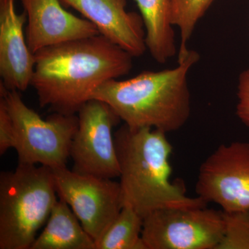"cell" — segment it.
<instances>
[{
  "instance_id": "obj_1",
  "label": "cell",
  "mask_w": 249,
  "mask_h": 249,
  "mask_svg": "<svg viewBox=\"0 0 249 249\" xmlns=\"http://www.w3.org/2000/svg\"><path fill=\"white\" fill-rule=\"evenodd\" d=\"M34 55L31 85L40 107L67 115L76 114L101 85L125 76L133 67V56L101 35L52 46Z\"/></svg>"
},
{
  "instance_id": "obj_2",
  "label": "cell",
  "mask_w": 249,
  "mask_h": 249,
  "mask_svg": "<svg viewBox=\"0 0 249 249\" xmlns=\"http://www.w3.org/2000/svg\"><path fill=\"white\" fill-rule=\"evenodd\" d=\"M114 140L124 206H130L142 219L157 210L207 206L199 196H186L182 187L170 181L173 146L166 133L124 124L116 131Z\"/></svg>"
},
{
  "instance_id": "obj_3",
  "label": "cell",
  "mask_w": 249,
  "mask_h": 249,
  "mask_svg": "<svg viewBox=\"0 0 249 249\" xmlns=\"http://www.w3.org/2000/svg\"><path fill=\"white\" fill-rule=\"evenodd\" d=\"M199 55L190 50L178 66L142 72L129 79H114L95 90L92 98L107 103L130 127H150L165 133L186 124L191 113L188 74Z\"/></svg>"
},
{
  "instance_id": "obj_4",
  "label": "cell",
  "mask_w": 249,
  "mask_h": 249,
  "mask_svg": "<svg viewBox=\"0 0 249 249\" xmlns=\"http://www.w3.org/2000/svg\"><path fill=\"white\" fill-rule=\"evenodd\" d=\"M58 199L49 167L19 164L0 175V249H30Z\"/></svg>"
},
{
  "instance_id": "obj_5",
  "label": "cell",
  "mask_w": 249,
  "mask_h": 249,
  "mask_svg": "<svg viewBox=\"0 0 249 249\" xmlns=\"http://www.w3.org/2000/svg\"><path fill=\"white\" fill-rule=\"evenodd\" d=\"M0 100L15 129L14 149L19 164H40L54 169L67 167L72 140L78 126L76 114L53 112L46 119L24 103L17 90L0 83Z\"/></svg>"
},
{
  "instance_id": "obj_6",
  "label": "cell",
  "mask_w": 249,
  "mask_h": 249,
  "mask_svg": "<svg viewBox=\"0 0 249 249\" xmlns=\"http://www.w3.org/2000/svg\"><path fill=\"white\" fill-rule=\"evenodd\" d=\"M222 212L206 207L157 210L143 218L146 249H217L224 234Z\"/></svg>"
},
{
  "instance_id": "obj_7",
  "label": "cell",
  "mask_w": 249,
  "mask_h": 249,
  "mask_svg": "<svg viewBox=\"0 0 249 249\" xmlns=\"http://www.w3.org/2000/svg\"><path fill=\"white\" fill-rule=\"evenodd\" d=\"M52 172L59 199L68 204L85 230L97 242L124 207L120 183L67 167Z\"/></svg>"
},
{
  "instance_id": "obj_8",
  "label": "cell",
  "mask_w": 249,
  "mask_h": 249,
  "mask_svg": "<svg viewBox=\"0 0 249 249\" xmlns=\"http://www.w3.org/2000/svg\"><path fill=\"white\" fill-rule=\"evenodd\" d=\"M77 114L78 129L70 150L72 170L101 178H119L112 131L121 119L109 105L94 98L85 103Z\"/></svg>"
},
{
  "instance_id": "obj_9",
  "label": "cell",
  "mask_w": 249,
  "mask_h": 249,
  "mask_svg": "<svg viewBox=\"0 0 249 249\" xmlns=\"http://www.w3.org/2000/svg\"><path fill=\"white\" fill-rule=\"evenodd\" d=\"M196 189L223 211L249 209V142L219 145L201 164Z\"/></svg>"
},
{
  "instance_id": "obj_10",
  "label": "cell",
  "mask_w": 249,
  "mask_h": 249,
  "mask_svg": "<svg viewBox=\"0 0 249 249\" xmlns=\"http://www.w3.org/2000/svg\"><path fill=\"white\" fill-rule=\"evenodd\" d=\"M27 16L26 40L35 54L42 49L100 35L97 27L62 7L60 0H20Z\"/></svg>"
},
{
  "instance_id": "obj_11",
  "label": "cell",
  "mask_w": 249,
  "mask_h": 249,
  "mask_svg": "<svg viewBox=\"0 0 249 249\" xmlns=\"http://www.w3.org/2000/svg\"><path fill=\"white\" fill-rule=\"evenodd\" d=\"M93 23L100 35L134 58L147 51L145 29L141 14L126 9L127 0H60Z\"/></svg>"
},
{
  "instance_id": "obj_12",
  "label": "cell",
  "mask_w": 249,
  "mask_h": 249,
  "mask_svg": "<svg viewBox=\"0 0 249 249\" xmlns=\"http://www.w3.org/2000/svg\"><path fill=\"white\" fill-rule=\"evenodd\" d=\"M27 20L25 11H16L15 0H0V76L8 89L26 91L34 75L35 55L24 34Z\"/></svg>"
},
{
  "instance_id": "obj_13",
  "label": "cell",
  "mask_w": 249,
  "mask_h": 249,
  "mask_svg": "<svg viewBox=\"0 0 249 249\" xmlns=\"http://www.w3.org/2000/svg\"><path fill=\"white\" fill-rule=\"evenodd\" d=\"M30 249H96V242L71 208L58 198Z\"/></svg>"
},
{
  "instance_id": "obj_14",
  "label": "cell",
  "mask_w": 249,
  "mask_h": 249,
  "mask_svg": "<svg viewBox=\"0 0 249 249\" xmlns=\"http://www.w3.org/2000/svg\"><path fill=\"white\" fill-rule=\"evenodd\" d=\"M145 29L147 50L152 58L165 64L178 53L171 21V0H134Z\"/></svg>"
},
{
  "instance_id": "obj_15",
  "label": "cell",
  "mask_w": 249,
  "mask_h": 249,
  "mask_svg": "<svg viewBox=\"0 0 249 249\" xmlns=\"http://www.w3.org/2000/svg\"><path fill=\"white\" fill-rule=\"evenodd\" d=\"M143 219L129 206H124L102 237L96 249H146L142 238Z\"/></svg>"
},
{
  "instance_id": "obj_16",
  "label": "cell",
  "mask_w": 249,
  "mask_h": 249,
  "mask_svg": "<svg viewBox=\"0 0 249 249\" xmlns=\"http://www.w3.org/2000/svg\"><path fill=\"white\" fill-rule=\"evenodd\" d=\"M214 0H171V21L180 33L178 61L189 53L188 44L196 24L207 12Z\"/></svg>"
},
{
  "instance_id": "obj_17",
  "label": "cell",
  "mask_w": 249,
  "mask_h": 249,
  "mask_svg": "<svg viewBox=\"0 0 249 249\" xmlns=\"http://www.w3.org/2000/svg\"><path fill=\"white\" fill-rule=\"evenodd\" d=\"M222 214L224 234L217 249H249V209Z\"/></svg>"
},
{
  "instance_id": "obj_18",
  "label": "cell",
  "mask_w": 249,
  "mask_h": 249,
  "mask_svg": "<svg viewBox=\"0 0 249 249\" xmlns=\"http://www.w3.org/2000/svg\"><path fill=\"white\" fill-rule=\"evenodd\" d=\"M15 145L14 123L4 103L0 100V155H4Z\"/></svg>"
},
{
  "instance_id": "obj_19",
  "label": "cell",
  "mask_w": 249,
  "mask_h": 249,
  "mask_svg": "<svg viewBox=\"0 0 249 249\" xmlns=\"http://www.w3.org/2000/svg\"><path fill=\"white\" fill-rule=\"evenodd\" d=\"M236 114L240 121L249 127V69L240 73L237 85Z\"/></svg>"
}]
</instances>
